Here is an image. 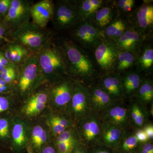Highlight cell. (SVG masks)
I'll return each instance as SVG.
<instances>
[{"mask_svg": "<svg viewBox=\"0 0 153 153\" xmlns=\"http://www.w3.org/2000/svg\"><path fill=\"white\" fill-rule=\"evenodd\" d=\"M19 67L18 88L25 94L33 90L42 76L37 55H30Z\"/></svg>", "mask_w": 153, "mask_h": 153, "instance_id": "cell-6", "label": "cell"}, {"mask_svg": "<svg viewBox=\"0 0 153 153\" xmlns=\"http://www.w3.org/2000/svg\"><path fill=\"white\" fill-rule=\"evenodd\" d=\"M0 1H1V0H0Z\"/></svg>", "mask_w": 153, "mask_h": 153, "instance_id": "cell-52", "label": "cell"}, {"mask_svg": "<svg viewBox=\"0 0 153 153\" xmlns=\"http://www.w3.org/2000/svg\"><path fill=\"white\" fill-rule=\"evenodd\" d=\"M0 153H1V152H0Z\"/></svg>", "mask_w": 153, "mask_h": 153, "instance_id": "cell-51", "label": "cell"}, {"mask_svg": "<svg viewBox=\"0 0 153 153\" xmlns=\"http://www.w3.org/2000/svg\"><path fill=\"white\" fill-rule=\"evenodd\" d=\"M62 47L68 60L67 74L79 79V82H91L99 75L91 52L74 41L64 40Z\"/></svg>", "mask_w": 153, "mask_h": 153, "instance_id": "cell-1", "label": "cell"}, {"mask_svg": "<svg viewBox=\"0 0 153 153\" xmlns=\"http://www.w3.org/2000/svg\"><path fill=\"white\" fill-rule=\"evenodd\" d=\"M122 128L104 121L101 124L99 139L107 147L114 149L123 138Z\"/></svg>", "mask_w": 153, "mask_h": 153, "instance_id": "cell-20", "label": "cell"}, {"mask_svg": "<svg viewBox=\"0 0 153 153\" xmlns=\"http://www.w3.org/2000/svg\"><path fill=\"white\" fill-rule=\"evenodd\" d=\"M87 87L90 92L91 109L96 112L103 111L114 103V100L98 84Z\"/></svg>", "mask_w": 153, "mask_h": 153, "instance_id": "cell-19", "label": "cell"}, {"mask_svg": "<svg viewBox=\"0 0 153 153\" xmlns=\"http://www.w3.org/2000/svg\"><path fill=\"white\" fill-rule=\"evenodd\" d=\"M139 153H153V145L151 143H143L140 147Z\"/></svg>", "mask_w": 153, "mask_h": 153, "instance_id": "cell-39", "label": "cell"}, {"mask_svg": "<svg viewBox=\"0 0 153 153\" xmlns=\"http://www.w3.org/2000/svg\"><path fill=\"white\" fill-rule=\"evenodd\" d=\"M145 133L146 134L149 140L153 139V126L152 124L147 125L145 126L143 129Z\"/></svg>", "mask_w": 153, "mask_h": 153, "instance_id": "cell-42", "label": "cell"}, {"mask_svg": "<svg viewBox=\"0 0 153 153\" xmlns=\"http://www.w3.org/2000/svg\"><path fill=\"white\" fill-rule=\"evenodd\" d=\"M114 104L103 111V119L104 121L122 128L128 122L129 112L124 106Z\"/></svg>", "mask_w": 153, "mask_h": 153, "instance_id": "cell-18", "label": "cell"}, {"mask_svg": "<svg viewBox=\"0 0 153 153\" xmlns=\"http://www.w3.org/2000/svg\"><path fill=\"white\" fill-rule=\"evenodd\" d=\"M57 30H73L82 22L76 9L75 1H56L52 19Z\"/></svg>", "mask_w": 153, "mask_h": 153, "instance_id": "cell-5", "label": "cell"}, {"mask_svg": "<svg viewBox=\"0 0 153 153\" xmlns=\"http://www.w3.org/2000/svg\"><path fill=\"white\" fill-rule=\"evenodd\" d=\"M70 104V111L76 119L80 120L90 114L91 110L90 94L87 86L75 82Z\"/></svg>", "mask_w": 153, "mask_h": 153, "instance_id": "cell-9", "label": "cell"}, {"mask_svg": "<svg viewBox=\"0 0 153 153\" xmlns=\"http://www.w3.org/2000/svg\"><path fill=\"white\" fill-rule=\"evenodd\" d=\"M139 143L134 134L129 135L123 140L122 149L123 152H131L137 147Z\"/></svg>", "mask_w": 153, "mask_h": 153, "instance_id": "cell-31", "label": "cell"}, {"mask_svg": "<svg viewBox=\"0 0 153 153\" xmlns=\"http://www.w3.org/2000/svg\"><path fill=\"white\" fill-rule=\"evenodd\" d=\"M75 134L73 131L67 128L57 136L56 144L59 143L76 142Z\"/></svg>", "mask_w": 153, "mask_h": 153, "instance_id": "cell-32", "label": "cell"}, {"mask_svg": "<svg viewBox=\"0 0 153 153\" xmlns=\"http://www.w3.org/2000/svg\"><path fill=\"white\" fill-rule=\"evenodd\" d=\"M149 40L145 41L138 52L134 68L144 77L151 75L153 71V47L152 43H148Z\"/></svg>", "mask_w": 153, "mask_h": 153, "instance_id": "cell-14", "label": "cell"}, {"mask_svg": "<svg viewBox=\"0 0 153 153\" xmlns=\"http://www.w3.org/2000/svg\"><path fill=\"white\" fill-rule=\"evenodd\" d=\"M129 114L135 125L139 127L144 126L147 120V114L144 108L138 102L132 104Z\"/></svg>", "mask_w": 153, "mask_h": 153, "instance_id": "cell-28", "label": "cell"}, {"mask_svg": "<svg viewBox=\"0 0 153 153\" xmlns=\"http://www.w3.org/2000/svg\"><path fill=\"white\" fill-rule=\"evenodd\" d=\"M10 63L5 57L4 53L0 52V73L4 70V68L10 65Z\"/></svg>", "mask_w": 153, "mask_h": 153, "instance_id": "cell-41", "label": "cell"}, {"mask_svg": "<svg viewBox=\"0 0 153 153\" xmlns=\"http://www.w3.org/2000/svg\"><path fill=\"white\" fill-rule=\"evenodd\" d=\"M71 33L74 42L89 51L105 37L90 19L79 23L71 30Z\"/></svg>", "mask_w": 153, "mask_h": 153, "instance_id": "cell-7", "label": "cell"}, {"mask_svg": "<svg viewBox=\"0 0 153 153\" xmlns=\"http://www.w3.org/2000/svg\"><path fill=\"white\" fill-rule=\"evenodd\" d=\"M43 130L44 129L40 126H36L33 129L31 134V146L33 148V150L36 147Z\"/></svg>", "mask_w": 153, "mask_h": 153, "instance_id": "cell-35", "label": "cell"}, {"mask_svg": "<svg viewBox=\"0 0 153 153\" xmlns=\"http://www.w3.org/2000/svg\"><path fill=\"white\" fill-rule=\"evenodd\" d=\"M110 0H79L75 1L79 17L83 21L92 18L96 12Z\"/></svg>", "mask_w": 153, "mask_h": 153, "instance_id": "cell-23", "label": "cell"}, {"mask_svg": "<svg viewBox=\"0 0 153 153\" xmlns=\"http://www.w3.org/2000/svg\"><path fill=\"white\" fill-rule=\"evenodd\" d=\"M101 124L98 119L90 114L80 120L79 132L84 141L90 143L99 139Z\"/></svg>", "mask_w": 153, "mask_h": 153, "instance_id": "cell-16", "label": "cell"}, {"mask_svg": "<svg viewBox=\"0 0 153 153\" xmlns=\"http://www.w3.org/2000/svg\"><path fill=\"white\" fill-rule=\"evenodd\" d=\"M27 153H34V150H33L32 146H27Z\"/></svg>", "mask_w": 153, "mask_h": 153, "instance_id": "cell-49", "label": "cell"}, {"mask_svg": "<svg viewBox=\"0 0 153 153\" xmlns=\"http://www.w3.org/2000/svg\"><path fill=\"white\" fill-rule=\"evenodd\" d=\"M55 10V4L50 0H43L32 6L31 17L33 23L38 27L44 28L52 20Z\"/></svg>", "mask_w": 153, "mask_h": 153, "instance_id": "cell-12", "label": "cell"}, {"mask_svg": "<svg viewBox=\"0 0 153 153\" xmlns=\"http://www.w3.org/2000/svg\"><path fill=\"white\" fill-rule=\"evenodd\" d=\"M121 75L124 96L127 97H134L144 77L135 68Z\"/></svg>", "mask_w": 153, "mask_h": 153, "instance_id": "cell-21", "label": "cell"}, {"mask_svg": "<svg viewBox=\"0 0 153 153\" xmlns=\"http://www.w3.org/2000/svg\"><path fill=\"white\" fill-rule=\"evenodd\" d=\"M75 82L68 79H62L57 82L50 92L53 102L58 107L66 106L70 103L73 94Z\"/></svg>", "mask_w": 153, "mask_h": 153, "instance_id": "cell-15", "label": "cell"}, {"mask_svg": "<svg viewBox=\"0 0 153 153\" xmlns=\"http://www.w3.org/2000/svg\"><path fill=\"white\" fill-rule=\"evenodd\" d=\"M119 51L114 41L105 37L90 50L100 76L114 72Z\"/></svg>", "mask_w": 153, "mask_h": 153, "instance_id": "cell-4", "label": "cell"}, {"mask_svg": "<svg viewBox=\"0 0 153 153\" xmlns=\"http://www.w3.org/2000/svg\"><path fill=\"white\" fill-rule=\"evenodd\" d=\"M38 52L37 56L42 76L56 77L67 74L68 60L61 45H56L49 38Z\"/></svg>", "mask_w": 153, "mask_h": 153, "instance_id": "cell-2", "label": "cell"}, {"mask_svg": "<svg viewBox=\"0 0 153 153\" xmlns=\"http://www.w3.org/2000/svg\"><path fill=\"white\" fill-rule=\"evenodd\" d=\"M7 85V84H6L5 82L4 81L3 79L0 78V86H4V85Z\"/></svg>", "mask_w": 153, "mask_h": 153, "instance_id": "cell-50", "label": "cell"}, {"mask_svg": "<svg viewBox=\"0 0 153 153\" xmlns=\"http://www.w3.org/2000/svg\"><path fill=\"white\" fill-rule=\"evenodd\" d=\"M12 37L15 42L33 52H39L49 39L45 31L30 21L13 30Z\"/></svg>", "mask_w": 153, "mask_h": 153, "instance_id": "cell-3", "label": "cell"}, {"mask_svg": "<svg viewBox=\"0 0 153 153\" xmlns=\"http://www.w3.org/2000/svg\"><path fill=\"white\" fill-rule=\"evenodd\" d=\"M13 49V59L12 64L21 65L30 56V51L26 47L16 42L12 43Z\"/></svg>", "mask_w": 153, "mask_h": 153, "instance_id": "cell-30", "label": "cell"}, {"mask_svg": "<svg viewBox=\"0 0 153 153\" xmlns=\"http://www.w3.org/2000/svg\"><path fill=\"white\" fill-rule=\"evenodd\" d=\"M134 97L140 104L150 103L153 100V81L149 77H144L139 88Z\"/></svg>", "mask_w": 153, "mask_h": 153, "instance_id": "cell-27", "label": "cell"}, {"mask_svg": "<svg viewBox=\"0 0 153 153\" xmlns=\"http://www.w3.org/2000/svg\"><path fill=\"white\" fill-rule=\"evenodd\" d=\"M8 100L5 97H0V113L4 112L9 108Z\"/></svg>", "mask_w": 153, "mask_h": 153, "instance_id": "cell-40", "label": "cell"}, {"mask_svg": "<svg viewBox=\"0 0 153 153\" xmlns=\"http://www.w3.org/2000/svg\"><path fill=\"white\" fill-rule=\"evenodd\" d=\"M38 153H57L56 148L51 145H44Z\"/></svg>", "mask_w": 153, "mask_h": 153, "instance_id": "cell-43", "label": "cell"}, {"mask_svg": "<svg viewBox=\"0 0 153 153\" xmlns=\"http://www.w3.org/2000/svg\"><path fill=\"white\" fill-rule=\"evenodd\" d=\"M98 85L114 101L124 97L120 74L112 72L100 76Z\"/></svg>", "mask_w": 153, "mask_h": 153, "instance_id": "cell-13", "label": "cell"}, {"mask_svg": "<svg viewBox=\"0 0 153 153\" xmlns=\"http://www.w3.org/2000/svg\"><path fill=\"white\" fill-rule=\"evenodd\" d=\"M146 38L131 25L120 37L114 41L119 49L137 53Z\"/></svg>", "mask_w": 153, "mask_h": 153, "instance_id": "cell-11", "label": "cell"}, {"mask_svg": "<svg viewBox=\"0 0 153 153\" xmlns=\"http://www.w3.org/2000/svg\"><path fill=\"white\" fill-rule=\"evenodd\" d=\"M118 16V14L113 1L110 0L99 9L90 19L94 26L102 32Z\"/></svg>", "mask_w": 153, "mask_h": 153, "instance_id": "cell-17", "label": "cell"}, {"mask_svg": "<svg viewBox=\"0 0 153 153\" xmlns=\"http://www.w3.org/2000/svg\"><path fill=\"white\" fill-rule=\"evenodd\" d=\"M94 153H110L108 151L104 149H99L96 151Z\"/></svg>", "mask_w": 153, "mask_h": 153, "instance_id": "cell-47", "label": "cell"}, {"mask_svg": "<svg viewBox=\"0 0 153 153\" xmlns=\"http://www.w3.org/2000/svg\"><path fill=\"white\" fill-rule=\"evenodd\" d=\"M153 1L145 0L136 7L128 20L147 39H152L153 30Z\"/></svg>", "mask_w": 153, "mask_h": 153, "instance_id": "cell-8", "label": "cell"}, {"mask_svg": "<svg viewBox=\"0 0 153 153\" xmlns=\"http://www.w3.org/2000/svg\"><path fill=\"white\" fill-rule=\"evenodd\" d=\"M7 89V85H4V86H0V92H4V91H6V90Z\"/></svg>", "mask_w": 153, "mask_h": 153, "instance_id": "cell-48", "label": "cell"}, {"mask_svg": "<svg viewBox=\"0 0 153 153\" xmlns=\"http://www.w3.org/2000/svg\"><path fill=\"white\" fill-rule=\"evenodd\" d=\"M131 25L128 20L119 16L103 30L102 33L105 38L115 41L123 35Z\"/></svg>", "mask_w": 153, "mask_h": 153, "instance_id": "cell-25", "label": "cell"}, {"mask_svg": "<svg viewBox=\"0 0 153 153\" xmlns=\"http://www.w3.org/2000/svg\"><path fill=\"white\" fill-rule=\"evenodd\" d=\"M72 153H86L84 148L77 144L72 151Z\"/></svg>", "mask_w": 153, "mask_h": 153, "instance_id": "cell-46", "label": "cell"}, {"mask_svg": "<svg viewBox=\"0 0 153 153\" xmlns=\"http://www.w3.org/2000/svg\"><path fill=\"white\" fill-rule=\"evenodd\" d=\"M137 54L119 49L114 72L121 74L135 68Z\"/></svg>", "mask_w": 153, "mask_h": 153, "instance_id": "cell-26", "label": "cell"}, {"mask_svg": "<svg viewBox=\"0 0 153 153\" xmlns=\"http://www.w3.org/2000/svg\"><path fill=\"white\" fill-rule=\"evenodd\" d=\"M77 142L59 143L56 144L57 153H72Z\"/></svg>", "mask_w": 153, "mask_h": 153, "instance_id": "cell-33", "label": "cell"}, {"mask_svg": "<svg viewBox=\"0 0 153 153\" xmlns=\"http://www.w3.org/2000/svg\"><path fill=\"white\" fill-rule=\"evenodd\" d=\"M48 98V94L45 91L37 92L28 99L23 111L28 116H34L39 114L45 108Z\"/></svg>", "mask_w": 153, "mask_h": 153, "instance_id": "cell-24", "label": "cell"}, {"mask_svg": "<svg viewBox=\"0 0 153 153\" xmlns=\"http://www.w3.org/2000/svg\"><path fill=\"white\" fill-rule=\"evenodd\" d=\"M12 0H1L0 1V15L5 17L9 10Z\"/></svg>", "mask_w": 153, "mask_h": 153, "instance_id": "cell-37", "label": "cell"}, {"mask_svg": "<svg viewBox=\"0 0 153 153\" xmlns=\"http://www.w3.org/2000/svg\"><path fill=\"white\" fill-rule=\"evenodd\" d=\"M9 27L6 24H0V41L4 38V36Z\"/></svg>", "mask_w": 153, "mask_h": 153, "instance_id": "cell-44", "label": "cell"}, {"mask_svg": "<svg viewBox=\"0 0 153 153\" xmlns=\"http://www.w3.org/2000/svg\"><path fill=\"white\" fill-rule=\"evenodd\" d=\"M134 135L139 143H144L148 142V141H149L146 134L143 129L138 130L134 134Z\"/></svg>", "mask_w": 153, "mask_h": 153, "instance_id": "cell-38", "label": "cell"}, {"mask_svg": "<svg viewBox=\"0 0 153 153\" xmlns=\"http://www.w3.org/2000/svg\"><path fill=\"white\" fill-rule=\"evenodd\" d=\"M9 128L8 121L6 119H0V138H5L9 136Z\"/></svg>", "mask_w": 153, "mask_h": 153, "instance_id": "cell-36", "label": "cell"}, {"mask_svg": "<svg viewBox=\"0 0 153 153\" xmlns=\"http://www.w3.org/2000/svg\"><path fill=\"white\" fill-rule=\"evenodd\" d=\"M16 71H15L9 75L8 76H7L5 79H3V80L5 82L6 84H8L13 80L16 78Z\"/></svg>", "mask_w": 153, "mask_h": 153, "instance_id": "cell-45", "label": "cell"}, {"mask_svg": "<svg viewBox=\"0 0 153 153\" xmlns=\"http://www.w3.org/2000/svg\"><path fill=\"white\" fill-rule=\"evenodd\" d=\"M49 122L57 124L67 129L72 126L70 120L63 117L60 116H53L49 118Z\"/></svg>", "mask_w": 153, "mask_h": 153, "instance_id": "cell-34", "label": "cell"}, {"mask_svg": "<svg viewBox=\"0 0 153 153\" xmlns=\"http://www.w3.org/2000/svg\"><path fill=\"white\" fill-rule=\"evenodd\" d=\"M31 7L27 1L12 0L7 13L4 19L5 24L14 30L30 21Z\"/></svg>", "mask_w": 153, "mask_h": 153, "instance_id": "cell-10", "label": "cell"}, {"mask_svg": "<svg viewBox=\"0 0 153 153\" xmlns=\"http://www.w3.org/2000/svg\"><path fill=\"white\" fill-rule=\"evenodd\" d=\"M12 137L13 152L23 153L27 146L28 132L27 126L22 121L17 120L14 123Z\"/></svg>", "mask_w": 153, "mask_h": 153, "instance_id": "cell-22", "label": "cell"}, {"mask_svg": "<svg viewBox=\"0 0 153 153\" xmlns=\"http://www.w3.org/2000/svg\"><path fill=\"white\" fill-rule=\"evenodd\" d=\"M113 2L119 16L128 20L136 8V1L117 0Z\"/></svg>", "mask_w": 153, "mask_h": 153, "instance_id": "cell-29", "label": "cell"}]
</instances>
